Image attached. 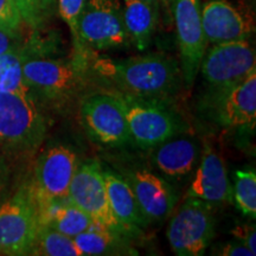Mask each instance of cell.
I'll use <instances>...</instances> for the list:
<instances>
[{
  "label": "cell",
  "mask_w": 256,
  "mask_h": 256,
  "mask_svg": "<svg viewBox=\"0 0 256 256\" xmlns=\"http://www.w3.org/2000/svg\"><path fill=\"white\" fill-rule=\"evenodd\" d=\"M200 159L186 198L200 200L210 206L232 203V186L222 156L209 142H206Z\"/></svg>",
  "instance_id": "9a60e30c"
},
{
  "label": "cell",
  "mask_w": 256,
  "mask_h": 256,
  "mask_svg": "<svg viewBox=\"0 0 256 256\" xmlns=\"http://www.w3.org/2000/svg\"><path fill=\"white\" fill-rule=\"evenodd\" d=\"M86 72L87 57L75 56L70 62H64L24 54L23 75L31 96H37L54 107H63L78 96Z\"/></svg>",
  "instance_id": "7a4b0ae2"
},
{
  "label": "cell",
  "mask_w": 256,
  "mask_h": 256,
  "mask_svg": "<svg viewBox=\"0 0 256 256\" xmlns=\"http://www.w3.org/2000/svg\"><path fill=\"white\" fill-rule=\"evenodd\" d=\"M10 185V168L6 160L0 156V206L6 200Z\"/></svg>",
  "instance_id": "f546056e"
},
{
  "label": "cell",
  "mask_w": 256,
  "mask_h": 256,
  "mask_svg": "<svg viewBox=\"0 0 256 256\" xmlns=\"http://www.w3.org/2000/svg\"><path fill=\"white\" fill-rule=\"evenodd\" d=\"M162 2L164 4L168 14L171 16L172 14V8H174V0H162Z\"/></svg>",
  "instance_id": "1f68e13d"
},
{
  "label": "cell",
  "mask_w": 256,
  "mask_h": 256,
  "mask_svg": "<svg viewBox=\"0 0 256 256\" xmlns=\"http://www.w3.org/2000/svg\"><path fill=\"white\" fill-rule=\"evenodd\" d=\"M202 26L208 44L248 40L254 32L250 17L228 0H209L202 8Z\"/></svg>",
  "instance_id": "5bb4252c"
},
{
  "label": "cell",
  "mask_w": 256,
  "mask_h": 256,
  "mask_svg": "<svg viewBox=\"0 0 256 256\" xmlns=\"http://www.w3.org/2000/svg\"><path fill=\"white\" fill-rule=\"evenodd\" d=\"M25 25L38 28L55 12L57 0H16Z\"/></svg>",
  "instance_id": "484cf974"
},
{
  "label": "cell",
  "mask_w": 256,
  "mask_h": 256,
  "mask_svg": "<svg viewBox=\"0 0 256 256\" xmlns=\"http://www.w3.org/2000/svg\"><path fill=\"white\" fill-rule=\"evenodd\" d=\"M124 179L136 196L142 215L150 222H162L174 209L177 194L165 179L147 170L127 172Z\"/></svg>",
  "instance_id": "2e32d148"
},
{
  "label": "cell",
  "mask_w": 256,
  "mask_h": 256,
  "mask_svg": "<svg viewBox=\"0 0 256 256\" xmlns=\"http://www.w3.org/2000/svg\"><path fill=\"white\" fill-rule=\"evenodd\" d=\"M23 58L22 49L0 54V92L31 95L23 75Z\"/></svg>",
  "instance_id": "603a6c76"
},
{
  "label": "cell",
  "mask_w": 256,
  "mask_h": 256,
  "mask_svg": "<svg viewBox=\"0 0 256 256\" xmlns=\"http://www.w3.org/2000/svg\"><path fill=\"white\" fill-rule=\"evenodd\" d=\"M232 200L243 215L256 217V174L254 170L238 171L232 188Z\"/></svg>",
  "instance_id": "cb8c5ba5"
},
{
  "label": "cell",
  "mask_w": 256,
  "mask_h": 256,
  "mask_svg": "<svg viewBox=\"0 0 256 256\" xmlns=\"http://www.w3.org/2000/svg\"><path fill=\"white\" fill-rule=\"evenodd\" d=\"M30 255L82 256L72 238L63 235L46 226H40L38 230Z\"/></svg>",
  "instance_id": "7402d4cb"
},
{
  "label": "cell",
  "mask_w": 256,
  "mask_h": 256,
  "mask_svg": "<svg viewBox=\"0 0 256 256\" xmlns=\"http://www.w3.org/2000/svg\"><path fill=\"white\" fill-rule=\"evenodd\" d=\"M217 255H223V256H255L250 249L246 247L243 243H241L238 240H234L230 241L220 247L218 252H215Z\"/></svg>",
  "instance_id": "f1b7e54d"
},
{
  "label": "cell",
  "mask_w": 256,
  "mask_h": 256,
  "mask_svg": "<svg viewBox=\"0 0 256 256\" xmlns=\"http://www.w3.org/2000/svg\"><path fill=\"white\" fill-rule=\"evenodd\" d=\"M172 14L177 30L182 78L190 87L200 72L208 46L202 26L200 0H174Z\"/></svg>",
  "instance_id": "7c38bea8"
},
{
  "label": "cell",
  "mask_w": 256,
  "mask_h": 256,
  "mask_svg": "<svg viewBox=\"0 0 256 256\" xmlns=\"http://www.w3.org/2000/svg\"><path fill=\"white\" fill-rule=\"evenodd\" d=\"M255 70V50L248 40L215 44L206 51L200 66L209 89L228 87Z\"/></svg>",
  "instance_id": "30bf717a"
},
{
  "label": "cell",
  "mask_w": 256,
  "mask_h": 256,
  "mask_svg": "<svg viewBox=\"0 0 256 256\" xmlns=\"http://www.w3.org/2000/svg\"><path fill=\"white\" fill-rule=\"evenodd\" d=\"M46 134V120L31 95L0 92V146L31 152L43 142Z\"/></svg>",
  "instance_id": "3957f363"
},
{
  "label": "cell",
  "mask_w": 256,
  "mask_h": 256,
  "mask_svg": "<svg viewBox=\"0 0 256 256\" xmlns=\"http://www.w3.org/2000/svg\"><path fill=\"white\" fill-rule=\"evenodd\" d=\"M86 0H57V10L60 18L68 25L72 36V43L75 48V55L86 57L88 54V46L83 44L78 32V19Z\"/></svg>",
  "instance_id": "d4e9b609"
},
{
  "label": "cell",
  "mask_w": 256,
  "mask_h": 256,
  "mask_svg": "<svg viewBox=\"0 0 256 256\" xmlns=\"http://www.w3.org/2000/svg\"><path fill=\"white\" fill-rule=\"evenodd\" d=\"M81 121L89 136L106 146H121L130 140L124 102L112 92H96L81 102Z\"/></svg>",
  "instance_id": "ba28073f"
},
{
  "label": "cell",
  "mask_w": 256,
  "mask_h": 256,
  "mask_svg": "<svg viewBox=\"0 0 256 256\" xmlns=\"http://www.w3.org/2000/svg\"><path fill=\"white\" fill-rule=\"evenodd\" d=\"M153 148V165L171 180H182L188 177L200 158V146L197 139L185 136V133L171 138Z\"/></svg>",
  "instance_id": "e0dca14e"
},
{
  "label": "cell",
  "mask_w": 256,
  "mask_h": 256,
  "mask_svg": "<svg viewBox=\"0 0 256 256\" xmlns=\"http://www.w3.org/2000/svg\"><path fill=\"white\" fill-rule=\"evenodd\" d=\"M19 40L14 36L6 34L5 31L0 30V54H4L6 51L20 49L19 48Z\"/></svg>",
  "instance_id": "4dcf8cb0"
},
{
  "label": "cell",
  "mask_w": 256,
  "mask_h": 256,
  "mask_svg": "<svg viewBox=\"0 0 256 256\" xmlns=\"http://www.w3.org/2000/svg\"><path fill=\"white\" fill-rule=\"evenodd\" d=\"M120 98L124 102L130 140L142 148H153L171 138L188 132L186 124L168 107V104Z\"/></svg>",
  "instance_id": "5b68a950"
},
{
  "label": "cell",
  "mask_w": 256,
  "mask_h": 256,
  "mask_svg": "<svg viewBox=\"0 0 256 256\" xmlns=\"http://www.w3.org/2000/svg\"><path fill=\"white\" fill-rule=\"evenodd\" d=\"M215 238L212 206L194 198H186L168 223V238L178 256H200Z\"/></svg>",
  "instance_id": "8992f818"
},
{
  "label": "cell",
  "mask_w": 256,
  "mask_h": 256,
  "mask_svg": "<svg viewBox=\"0 0 256 256\" xmlns=\"http://www.w3.org/2000/svg\"><path fill=\"white\" fill-rule=\"evenodd\" d=\"M78 168V156L68 147L54 146L42 153L34 168L37 209L68 200Z\"/></svg>",
  "instance_id": "4fadbf2b"
},
{
  "label": "cell",
  "mask_w": 256,
  "mask_h": 256,
  "mask_svg": "<svg viewBox=\"0 0 256 256\" xmlns=\"http://www.w3.org/2000/svg\"><path fill=\"white\" fill-rule=\"evenodd\" d=\"M145 2H153V4H160L162 2V0H145Z\"/></svg>",
  "instance_id": "d6a6232c"
},
{
  "label": "cell",
  "mask_w": 256,
  "mask_h": 256,
  "mask_svg": "<svg viewBox=\"0 0 256 256\" xmlns=\"http://www.w3.org/2000/svg\"><path fill=\"white\" fill-rule=\"evenodd\" d=\"M122 19L128 40L138 50L148 49L158 26L159 5L145 0H124Z\"/></svg>",
  "instance_id": "d6986e66"
},
{
  "label": "cell",
  "mask_w": 256,
  "mask_h": 256,
  "mask_svg": "<svg viewBox=\"0 0 256 256\" xmlns=\"http://www.w3.org/2000/svg\"><path fill=\"white\" fill-rule=\"evenodd\" d=\"M87 72L110 88L112 94L168 104L180 90L179 62L165 54H147L124 60L87 56Z\"/></svg>",
  "instance_id": "6da1fadb"
},
{
  "label": "cell",
  "mask_w": 256,
  "mask_h": 256,
  "mask_svg": "<svg viewBox=\"0 0 256 256\" xmlns=\"http://www.w3.org/2000/svg\"><path fill=\"white\" fill-rule=\"evenodd\" d=\"M104 178L112 212L124 232H138L148 224L142 215L132 188L124 177L113 171H104Z\"/></svg>",
  "instance_id": "ac0fdd59"
},
{
  "label": "cell",
  "mask_w": 256,
  "mask_h": 256,
  "mask_svg": "<svg viewBox=\"0 0 256 256\" xmlns=\"http://www.w3.org/2000/svg\"><path fill=\"white\" fill-rule=\"evenodd\" d=\"M40 228L36 202L24 190L0 206V254L30 255Z\"/></svg>",
  "instance_id": "52a82bcc"
},
{
  "label": "cell",
  "mask_w": 256,
  "mask_h": 256,
  "mask_svg": "<svg viewBox=\"0 0 256 256\" xmlns=\"http://www.w3.org/2000/svg\"><path fill=\"white\" fill-rule=\"evenodd\" d=\"M78 32L83 44L94 50L122 48L130 42L119 0H86Z\"/></svg>",
  "instance_id": "9c48e42d"
},
{
  "label": "cell",
  "mask_w": 256,
  "mask_h": 256,
  "mask_svg": "<svg viewBox=\"0 0 256 256\" xmlns=\"http://www.w3.org/2000/svg\"><path fill=\"white\" fill-rule=\"evenodd\" d=\"M255 72L228 87L209 89L202 98V110H204L208 119L228 130H254L256 124Z\"/></svg>",
  "instance_id": "277c9868"
},
{
  "label": "cell",
  "mask_w": 256,
  "mask_h": 256,
  "mask_svg": "<svg viewBox=\"0 0 256 256\" xmlns=\"http://www.w3.org/2000/svg\"><path fill=\"white\" fill-rule=\"evenodd\" d=\"M37 210L40 226H49L72 238L83 232L100 226L84 211L75 206L70 202L52 203Z\"/></svg>",
  "instance_id": "ffe728a7"
},
{
  "label": "cell",
  "mask_w": 256,
  "mask_h": 256,
  "mask_svg": "<svg viewBox=\"0 0 256 256\" xmlns=\"http://www.w3.org/2000/svg\"><path fill=\"white\" fill-rule=\"evenodd\" d=\"M76 247L83 255H112L122 254L126 250L120 234L108 230L104 226H95L74 238Z\"/></svg>",
  "instance_id": "44dd1931"
},
{
  "label": "cell",
  "mask_w": 256,
  "mask_h": 256,
  "mask_svg": "<svg viewBox=\"0 0 256 256\" xmlns=\"http://www.w3.org/2000/svg\"><path fill=\"white\" fill-rule=\"evenodd\" d=\"M24 26V19L16 0H0V30L20 38Z\"/></svg>",
  "instance_id": "4316f807"
},
{
  "label": "cell",
  "mask_w": 256,
  "mask_h": 256,
  "mask_svg": "<svg viewBox=\"0 0 256 256\" xmlns=\"http://www.w3.org/2000/svg\"><path fill=\"white\" fill-rule=\"evenodd\" d=\"M68 202L84 211L98 226L120 235L126 234L112 212L104 170L96 162L78 165L70 184Z\"/></svg>",
  "instance_id": "8fae6325"
},
{
  "label": "cell",
  "mask_w": 256,
  "mask_h": 256,
  "mask_svg": "<svg viewBox=\"0 0 256 256\" xmlns=\"http://www.w3.org/2000/svg\"><path fill=\"white\" fill-rule=\"evenodd\" d=\"M232 235L234 236V238L243 243L246 247L249 248L254 254H256L255 226H250V224H240V226H236L235 228L232 230Z\"/></svg>",
  "instance_id": "83f0119b"
}]
</instances>
